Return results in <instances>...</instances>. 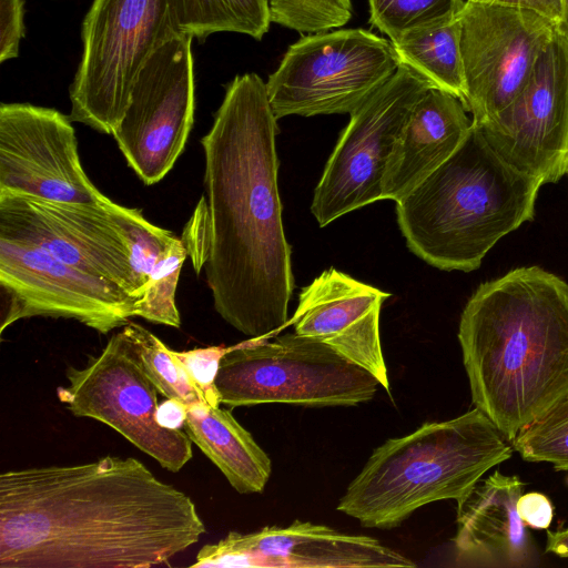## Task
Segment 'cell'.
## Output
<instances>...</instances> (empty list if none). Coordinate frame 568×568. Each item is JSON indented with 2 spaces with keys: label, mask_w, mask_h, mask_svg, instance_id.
Segmentation results:
<instances>
[{
  "label": "cell",
  "mask_w": 568,
  "mask_h": 568,
  "mask_svg": "<svg viewBox=\"0 0 568 568\" xmlns=\"http://www.w3.org/2000/svg\"><path fill=\"white\" fill-rule=\"evenodd\" d=\"M276 121L258 74L227 84L201 139L205 194L181 235L196 274H205L216 313L251 338L287 325L294 284L277 185Z\"/></svg>",
  "instance_id": "1"
},
{
  "label": "cell",
  "mask_w": 568,
  "mask_h": 568,
  "mask_svg": "<svg viewBox=\"0 0 568 568\" xmlns=\"http://www.w3.org/2000/svg\"><path fill=\"white\" fill-rule=\"evenodd\" d=\"M193 500L139 459L0 475V568H151L199 541Z\"/></svg>",
  "instance_id": "2"
},
{
  "label": "cell",
  "mask_w": 568,
  "mask_h": 568,
  "mask_svg": "<svg viewBox=\"0 0 568 568\" xmlns=\"http://www.w3.org/2000/svg\"><path fill=\"white\" fill-rule=\"evenodd\" d=\"M458 341L475 407L511 444L568 395V283L526 266L480 284Z\"/></svg>",
  "instance_id": "3"
},
{
  "label": "cell",
  "mask_w": 568,
  "mask_h": 568,
  "mask_svg": "<svg viewBox=\"0 0 568 568\" xmlns=\"http://www.w3.org/2000/svg\"><path fill=\"white\" fill-rule=\"evenodd\" d=\"M542 184L508 164L473 123L457 151L396 202L397 222L427 264L471 272L503 236L534 220Z\"/></svg>",
  "instance_id": "4"
},
{
  "label": "cell",
  "mask_w": 568,
  "mask_h": 568,
  "mask_svg": "<svg viewBox=\"0 0 568 568\" xmlns=\"http://www.w3.org/2000/svg\"><path fill=\"white\" fill-rule=\"evenodd\" d=\"M513 453V445L478 408L426 423L375 448L337 510L363 527L390 529L427 504L459 501Z\"/></svg>",
  "instance_id": "5"
},
{
  "label": "cell",
  "mask_w": 568,
  "mask_h": 568,
  "mask_svg": "<svg viewBox=\"0 0 568 568\" xmlns=\"http://www.w3.org/2000/svg\"><path fill=\"white\" fill-rule=\"evenodd\" d=\"M220 403L308 407L356 406L374 398L379 381L327 344L294 333L272 342L251 338L229 346L214 379Z\"/></svg>",
  "instance_id": "6"
},
{
  "label": "cell",
  "mask_w": 568,
  "mask_h": 568,
  "mask_svg": "<svg viewBox=\"0 0 568 568\" xmlns=\"http://www.w3.org/2000/svg\"><path fill=\"white\" fill-rule=\"evenodd\" d=\"M179 32L171 0H92L69 90L70 119L112 134L140 70L161 43Z\"/></svg>",
  "instance_id": "7"
},
{
  "label": "cell",
  "mask_w": 568,
  "mask_h": 568,
  "mask_svg": "<svg viewBox=\"0 0 568 568\" xmlns=\"http://www.w3.org/2000/svg\"><path fill=\"white\" fill-rule=\"evenodd\" d=\"M390 40L365 29L310 33L266 82L275 118L352 113L397 70Z\"/></svg>",
  "instance_id": "8"
},
{
  "label": "cell",
  "mask_w": 568,
  "mask_h": 568,
  "mask_svg": "<svg viewBox=\"0 0 568 568\" xmlns=\"http://www.w3.org/2000/svg\"><path fill=\"white\" fill-rule=\"evenodd\" d=\"M433 85L399 64L351 114L314 190L311 211L320 226L383 200L394 144L418 99Z\"/></svg>",
  "instance_id": "9"
},
{
  "label": "cell",
  "mask_w": 568,
  "mask_h": 568,
  "mask_svg": "<svg viewBox=\"0 0 568 568\" xmlns=\"http://www.w3.org/2000/svg\"><path fill=\"white\" fill-rule=\"evenodd\" d=\"M125 214L108 196L77 203L0 191V240L43 250L136 297Z\"/></svg>",
  "instance_id": "10"
},
{
  "label": "cell",
  "mask_w": 568,
  "mask_h": 568,
  "mask_svg": "<svg viewBox=\"0 0 568 568\" xmlns=\"http://www.w3.org/2000/svg\"><path fill=\"white\" fill-rule=\"evenodd\" d=\"M65 376L69 384L59 386L57 394L73 415L106 424L172 473L192 458L187 434L160 424L159 392L122 331L113 334L98 355L90 356L84 367L68 366Z\"/></svg>",
  "instance_id": "11"
},
{
  "label": "cell",
  "mask_w": 568,
  "mask_h": 568,
  "mask_svg": "<svg viewBox=\"0 0 568 568\" xmlns=\"http://www.w3.org/2000/svg\"><path fill=\"white\" fill-rule=\"evenodd\" d=\"M193 39L179 32L153 51L112 133L128 165L145 185L160 182L172 170L194 123Z\"/></svg>",
  "instance_id": "12"
},
{
  "label": "cell",
  "mask_w": 568,
  "mask_h": 568,
  "mask_svg": "<svg viewBox=\"0 0 568 568\" xmlns=\"http://www.w3.org/2000/svg\"><path fill=\"white\" fill-rule=\"evenodd\" d=\"M458 18L464 104L480 125L523 91L556 24L530 10L467 0Z\"/></svg>",
  "instance_id": "13"
},
{
  "label": "cell",
  "mask_w": 568,
  "mask_h": 568,
  "mask_svg": "<svg viewBox=\"0 0 568 568\" xmlns=\"http://www.w3.org/2000/svg\"><path fill=\"white\" fill-rule=\"evenodd\" d=\"M1 334L21 318H72L106 334L136 316L138 298L38 247L0 240Z\"/></svg>",
  "instance_id": "14"
},
{
  "label": "cell",
  "mask_w": 568,
  "mask_h": 568,
  "mask_svg": "<svg viewBox=\"0 0 568 568\" xmlns=\"http://www.w3.org/2000/svg\"><path fill=\"white\" fill-rule=\"evenodd\" d=\"M478 126L490 146L518 171L544 184L567 174L568 41L556 31L523 91Z\"/></svg>",
  "instance_id": "15"
},
{
  "label": "cell",
  "mask_w": 568,
  "mask_h": 568,
  "mask_svg": "<svg viewBox=\"0 0 568 568\" xmlns=\"http://www.w3.org/2000/svg\"><path fill=\"white\" fill-rule=\"evenodd\" d=\"M72 120L31 103L0 105V191L90 203L105 195L82 168Z\"/></svg>",
  "instance_id": "16"
},
{
  "label": "cell",
  "mask_w": 568,
  "mask_h": 568,
  "mask_svg": "<svg viewBox=\"0 0 568 568\" xmlns=\"http://www.w3.org/2000/svg\"><path fill=\"white\" fill-rule=\"evenodd\" d=\"M415 562L379 540L349 535L325 525L295 520L286 527L266 526L231 531L201 548L191 567L412 568Z\"/></svg>",
  "instance_id": "17"
},
{
  "label": "cell",
  "mask_w": 568,
  "mask_h": 568,
  "mask_svg": "<svg viewBox=\"0 0 568 568\" xmlns=\"http://www.w3.org/2000/svg\"><path fill=\"white\" fill-rule=\"evenodd\" d=\"M389 296L331 267L301 291L287 324L296 334L318 339L367 369L389 392L379 337L381 307Z\"/></svg>",
  "instance_id": "18"
},
{
  "label": "cell",
  "mask_w": 568,
  "mask_h": 568,
  "mask_svg": "<svg viewBox=\"0 0 568 568\" xmlns=\"http://www.w3.org/2000/svg\"><path fill=\"white\" fill-rule=\"evenodd\" d=\"M524 484L496 470L457 501L453 539L459 566L518 568L531 566L535 549L517 513Z\"/></svg>",
  "instance_id": "19"
},
{
  "label": "cell",
  "mask_w": 568,
  "mask_h": 568,
  "mask_svg": "<svg viewBox=\"0 0 568 568\" xmlns=\"http://www.w3.org/2000/svg\"><path fill=\"white\" fill-rule=\"evenodd\" d=\"M467 112L462 100L435 87L418 99L390 153L383 200L399 201L457 151L473 126Z\"/></svg>",
  "instance_id": "20"
},
{
  "label": "cell",
  "mask_w": 568,
  "mask_h": 568,
  "mask_svg": "<svg viewBox=\"0 0 568 568\" xmlns=\"http://www.w3.org/2000/svg\"><path fill=\"white\" fill-rule=\"evenodd\" d=\"M183 430L240 494L262 493L272 462L230 409L200 404L186 409Z\"/></svg>",
  "instance_id": "21"
},
{
  "label": "cell",
  "mask_w": 568,
  "mask_h": 568,
  "mask_svg": "<svg viewBox=\"0 0 568 568\" xmlns=\"http://www.w3.org/2000/svg\"><path fill=\"white\" fill-rule=\"evenodd\" d=\"M392 43L400 64L465 102L458 16L414 29Z\"/></svg>",
  "instance_id": "22"
},
{
  "label": "cell",
  "mask_w": 568,
  "mask_h": 568,
  "mask_svg": "<svg viewBox=\"0 0 568 568\" xmlns=\"http://www.w3.org/2000/svg\"><path fill=\"white\" fill-rule=\"evenodd\" d=\"M180 32L205 40L215 32H237L261 40L268 31V0H171Z\"/></svg>",
  "instance_id": "23"
},
{
  "label": "cell",
  "mask_w": 568,
  "mask_h": 568,
  "mask_svg": "<svg viewBox=\"0 0 568 568\" xmlns=\"http://www.w3.org/2000/svg\"><path fill=\"white\" fill-rule=\"evenodd\" d=\"M122 333L140 367L160 394L186 408L207 404L184 364L159 337L133 322L124 325Z\"/></svg>",
  "instance_id": "24"
},
{
  "label": "cell",
  "mask_w": 568,
  "mask_h": 568,
  "mask_svg": "<svg viewBox=\"0 0 568 568\" xmlns=\"http://www.w3.org/2000/svg\"><path fill=\"white\" fill-rule=\"evenodd\" d=\"M186 257V245L183 239L176 235L149 277L136 304V316L155 324L176 328L181 326L175 292Z\"/></svg>",
  "instance_id": "25"
},
{
  "label": "cell",
  "mask_w": 568,
  "mask_h": 568,
  "mask_svg": "<svg viewBox=\"0 0 568 568\" xmlns=\"http://www.w3.org/2000/svg\"><path fill=\"white\" fill-rule=\"evenodd\" d=\"M369 22L390 41L425 26L457 17L463 0H367Z\"/></svg>",
  "instance_id": "26"
},
{
  "label": "cell",
  "mask_w": 568,
  "mask_h": 568,
  "mask_svg": "<svg viewBox=\"0 0 568 568\" xmlns=\"http://www.w3.org/2000/svg\"><path fill=\"white\" fill-rule=\"evenodd\" d=\"M511 445L525 460L568 470V395L521 429Z\"/></svg>",
  "instance_id": "27"
},
{
  "label": "cell",
  "mask_w": 568,
  "mask_h": 568,
  "mask_svg": "<svg viewBox=\"0 0 568 568\" xmlns=\"http://www.w3.org/2000/svg\"><path fill=\"white\" fill-rule=\"evenodd\" d=\"M125 217L130 237L131 267L139 301L153 268L176 235L148 221L139 209L126 207Z\"/></svg>",
  "instance_id": "28"
},
{
  "label": "cell",
  "mask_w": 568,
  "mask_h": 568,
  "mask_svg": "<svg viewBox=\"0 0 568 568\" xmlns=\"http://www.w3.org/2000/svg\"><path fill=\"white\" fill-rule=\"evenodd\" d=\"M229 347L210 346L191 351L175 352L176 357L184 364L195 384L199 386L206 403L220 406V398L214 386L220 359Z\"/></svg>",
  "instance_id": "29"
},
{
  "label": "cell",
  "mask_w": 568,
  "mask_h": 568,
  "mask_svg": "<svg viewBox=\"0 0 568 568\" xmlns=\"http://www.w3.org/2000/svg\"><path fill=\"white\" fill-rule=\"evenodd\" d=\"M24 0H0V62L17 58L26 34Z\"/></svg>",
  "instance_id": "30"
},
{
  "label": "cell",
  "mask_w": 568,
  "mask_h": 568,
  "mask_svg": "<svg viewBox=\"0 0 568 568\" xmlns=\"http://www.w3.org/2000/svg\"><path fill=\"white\" fill-rule=\"evenodd\" d=\"M517 513L525 525L547 529L552 520L554 508L546 495L532 491L521 494L517 501Z\"/></svg>",
  "instance_id": "31"
},
{
  "label": "cell",
  "mask_w": 568,
  "mask_h": 568,
  "mask_svg": "<svg viewBox=\"0 0 568 568\" xmlns=\"http://www.w3.org/2000/svg\"><path fill=\"white\" fill-rule=\"evenodd\" d=\"M473 2L493 3L534 11L555 24L561 14V0H467Z\"/></svg>",
  "instance_id": "32"
},
{
  "label": "cell",
  "mask_w": 568,
  "mask_h": 568,
  "mask_svg": "<svg viewBox=\"0 0 568 568\" xmlns=\"http://www.w3.org/2000/svg\"><path fill=\"white\" fill-rule=\"evenodd\" d=\"M186 409L182 403L168 398L158 408V419L164 427L179 429L183 427Z\"/></svg>",
  "instance_id": "33"
},
{
  "label": "cell",
  "mask_w": 568,
  "mask_h": 568,
  "mask_svg": "<svg viewBox=\"0 0 568 568\" xmlns=\"http://www.w3.org/2000/svg\"><path fill=\"white\" fill-rule=\"evenodd\" d=\"M546 551L568 558V528L548 531Z\"/></svg>",
  "instance_id": "34"
},
{
  "label": "cell",
  "mask_w": 568,
  "mask_h": 568,
  "mask_svg": "<svg viewBox=\"0 0 568 568\" xmlns=\"http://www.w3.org/2000/svg\"><path fill=\"white\" fill-rule=\"evenodd\" d=\"M556 31L568 41V0H561V14Z\"/></svg>",
  "instance_id": "35"
},
{
  "label": "cell",
  "mask_w": 568,
  "mask_h": 568,
  "mask_svg": "<svg viewBox=\"0 0 568 568\" xmlns=\"http://www.w3.org/2000/svg\"><path fill=\"white\" fill-rule=\"evenodd\" d=\"M568 174V173H567Z\"/></svg>",
  "instance_id": "36"
}]
</instances>
